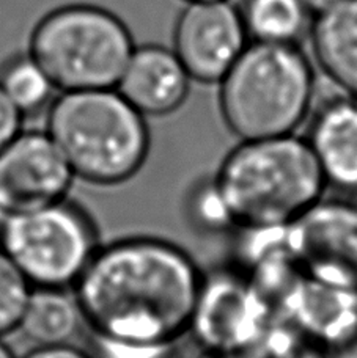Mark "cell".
<instances>
[{
	"label": "cell",
	"mask_w": 357,
	"mask_h": 358,
	"mask_svg": "<svg viewBox=\"0 0 357 358\" xmlns=\"http://www.w3.org/2000/svg\"><path fill=\"white\" fill-rule=\"evenodd\" d=\"M203 278L183 247L137 236L101 245L73 289L93 338L165 349L189 334Z\"/></svg>",
	"instance_id": "1"
},
{
	"label": "cell",
	"mask_w": 357,
	"mask_h": 358,
	"mask_svg": "<svg viewBox=\"0 0 357 358\" xmlns=\"http://www.w3.org/2000/svg\"><path fill=\"white\" fill-rule=\"evenodd\" d=\"M232 228L290 225L324 195L326 179L305 137L239 140L211 179Z\"/></svg>",
	"instance_id": "2"
},
{
	"label": "cell",
	"mask_w": 357,
	"mask_h": 358,
	"mask_svg": "<svg viewBox=\"0 0 357 358\" xmlns=\"http://www.w3.org/2000/svg\"><path fill=\"white\" fill-rule=\"evenodd\" d=\"M46 132L74 176L97 185L130 181L150 155L146 117L117 88L59 93L49 106Z\"/></svg>",
	"instance_id": "3"
},
{
	"label": "cell",
	"mask_w": 357,
	"mask_h": 358,
	"mask_svg": "<svg viewBox=\"0 0 357 358\" xmlns=\"http://www.w3.org/2000/svg\"><path fill=\"white\" fill-rule=\"evenodd\" d=\"M218 85L228 131L255 140L296 134L314 110L316 76L301 46L248 43Z\"/></svg>",
	"instance_id": "4"
},
{
	"label": "cell",
	"mask_w": 357,
	"mask_h": 358,
	"mask_svg": "<svg viewBox=\"0 0 357 358\" xmlns=\"http://www.w3.org/2000/svg\"><path fill=\"white\" fill-rule=\"evenodd\" d=\"M134 48L131 30L115 13L68 3L35 24L27 50L62 93L115 88Z\"/></svg>",
	"instance_id": "5"
},
{
	"label": "cell",
	"mask_w": 357,
	"mask_h": 358,
	"mask_svg": "<svg viewBox=\"0 0 357 358\" xmlns=\"http://www.w3.org/2000/svg\"><path fill=\"white\" fill-rule=\"evenodd\" d=\"M0 245L31 286L55 289L73 287L101 247L92 217L66 198L11 214Z\"/></svg>",
	"instance_id": "6"
},
{
	"label": "cell",
	"mask_w": 357,
	"mask_h": 358,
	"mask_svg": "<svg viewBox=\"0 0 357 358\" xmlns=\"http://www.w3.org/2000/svg\"><path fill=\"white\" fill-rule=\"evenodd\" d=\"M277 319L270 297L241 271L205 273L189 334L208 358L261 354Z\"/></svg>",
	"instance_id": "7"
},
{
	"label": "cell",
	"mask_w": 357,
	"mask_h": 358,
	"mask_svg": "<svg viewBox=\"0 0 357 358\" xmlns=\"http://www.w3.org/2000/svg\"><path fill=\"white\" fill-rule=\"evenodd\" d=\"M280 233L302 278L357 292V203L321 198Z\"/></svg>",
	"instance_id": "8"
},
{
	"label": "cell",
	"mask_w": 357,
	"mask_h": 358,
	"mask_svg": "<svg viewBox=\"0 0 357 358\" xmlns=\"http://www.w3.org/2000/svg\"><path fill=\"white\" fill-rule=\"evenodd\" d=\"M248 43L238 5L214 0L184 3L175 21L172 49L192 82L218 85Z\"/></svg>",
	"instance_id": "9"
},
{
	"label": "cell",
	"mask_w": 357,
	"mask_h": 358,
	"mask_svg": "<svg viewBox=\"0 0 357 358\" xmlns=\"http://www.w3.org/2000/svg\"><path fill=\"white\" fill-rule=\"evenodd\" d=\"M73 178L46 131H21L0 152V206L11 215L60 201Z\"/></svg>",
	"instance_id": "10"
},
{
	"label": "cell",
	"mask_w": 357,
	"mask_h": 358,
	"mask_svg": "<svg viewBox=\"0 0 357 358\" xmlns=\"http://www.w3.org/2000/svg\"><path fill=\"white\" fill-rule=\"evenodd\" d=\"M190 84L192 79L174 49L162 44H144L134 48L115 88L148 118L176 112L186 102Z\"/></svg>",
	"instance_id": "11"
},
{
	"label": "cell",
	"mask_w": 357,
	"mask_h": 358,
	"mask_svg": "<svg viewBox=\"0 0 357 358\" xmlns=\"http://www.w3.org/2000/svg\"><path fill=\"white\" fill-rule=\"evenodd\" d=\"M307 143L328 185L357 190V99L335 96L316 108Z\"/></svg>",
	"instance_id": "12"
},
{
	"label": "cell",
	"mask_w": 357,
	"mask_h": 358,
	"mask_svg": "<svg viewBox=\"0 0 357 358\" xmlns=\"http://www.w3.org/2000/svg\"><path fill=\"white\" fill-rule=\"evenodd\" d=\"M307 40L323 74L357 99V0H342L316 15Z\"/></svg>",
	"instance_id": "13"
},
{
	"label": "cell",
	"mask_w": 357,
	"mask_h": 358,
	"mask_svg": "<svg viewBox=\"0 0 357 358\" xmlns=\"http://www.w3.org/2000/svg\"><path fill=\"white\" fill-rule=\"evenodd\" d=\"M84 317L78 300L66 289L34 287L18 330L35 346L71 343Z\"/></svg>",
	"instance_id": "14"
},
{
	"label": "cell",
	"mask_w": 357,
	"mask_h": 358,
	"mask_svg": "<svg viewBox=\"0 0 357 358\" xmlns=\"http://www.w3.org/2000/svg\"><path fill=\"white\" fill-rule=\"evenodd\" d=\"M238 10L251 43L301 46L315 17L302 0H241Z\"/></svg>",
	"instance_id": "15"
},
{
	"label": "cell",
	"mask_w": 357,
	"mask_h": 358,
	"mask_svg": "<svg viewBox=\"0 0 357 358\" xmlns=\"http://www.w3.org/2000/svg\"><path fill=\"white\" fill-rule=\"evenodd\" d=\"M0 88L24 117L50 106L55 93H59L48 73L29 50L10 55L0 65Z\"/></svg>",
	"instance_id": "16"
},
{
	"label": "cell",
	"mask_w": 357,
	"mask_h": 358,
	"mask_svg": "<svg viewBox=\"0 0 357 358\" xmlns=\"http://www.w3.org/2000/svg\"><path fill=\"white\" fill-rule=\"evenodd\" d=\"M34 286L0 245V336L18 330Z\"/></svg>",
	"instance_id": "17"
},
{
	"label": "cell",
	"mask_w": 357,
	"mask_h": 358,
	"mask_svg": "<svg viewBox=\"0 0 357 358\" xmlns=\"http://www.w3.org/2000/svg\"><path fill=\"white\" fill-rule=\"evenodd\" d=\"M93 358H174L176 348H137L93 338Z\"/></svg>",
	"instance_id": "18"
},
{
	"label": "cell",
	"mask_w": 357,
	"mask_h": 358,
	"mask_svg": "<svg viewBox=\"0 0 357 358\" xmlns=\"http://www.w3.org/2000/svg\"><path fill=\"white\" fill-rule=\"evenodd\" d=\"M24 115L0 88V152L21 132Z\"/></svg>",
	"instance_id": "19"
},
{
	"label": "cell",
	"mask_w": 357,
	"mask_h": 358,
	"mask_svg": "<svg viewBox=\"0 0 357 358\" xmlns=\"http://www.w3.org/2000/svg\"><path fill=\"white\" fill-rule=\"evenodd\" d=\"M22 358H93V355L66 343L55 346H36Z\"/></svg>",
	"instance_id": "20"
},
{
	"label": "cell",
	"mask_w": 357,
	"mask_h": 358,
	"mask_svg": "<svg viewBox=\"0 0 357 358\" xmlns=\"http://www.w3.org/2000/svg\"><path fill=\"white\" fill-rule=\"evenodd\" d=\"M302 2L310 10L312 15L316 16L320 15V13L328 11L329 8H332V6L339 5L342 0H302Z\"/></svg>",
	"instance_id": "21"
},
{
	"label": "cell",
	"mask_w": 357,
	"mask_h": 358,
	"mask_svg": "<svg viewBox=\"0 0 357 358\" xmlns=\"http://www.w3.org/2000/svg\"><path fill=\"white\" fill-rule=\"evenodd\" d=\"M0 358H16L13 350L2 341V336H0Z\"/></svg>",
	"instance_id": "22"
},
{
	"label": "cell",
	"mask_w": 357,
	"mask_h": 358,
	"mask_svg": "<svg viewBox=\"0 0 357 358\" xmlns=\"http://www.w3.org/2000/svg\"><path fill=\"white\" fill-rule=\"evenodd\" d=\"M8 217H10V214L6 213V210H5L2 206H0V229L4 228L5 222H6V219H8Z\"/></svg>",
	"instance_id": "23"
},
{
	"label": "cell",
	"mask_w": 357,
	"mask_h": 358,
	"mask_svg": "<svg viewBox=\"0 0 357 358\" xmlns=\"http://www.w3.org/2000/svg\"><path fill=\"white\" fill-rule=\"evenodd\" d=\"M184 3H189V2H214V0H183Z\"/></svg>",
	"instance_id": "24"
}]
</instances>
